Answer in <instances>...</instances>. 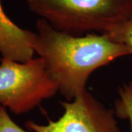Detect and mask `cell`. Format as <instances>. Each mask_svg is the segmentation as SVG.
<instances>
[{
	"instance_id": "cell-9",
	"label": "cell",
	"mask_w": 132,
	"mask_h": 132,
	"mask_svg": "<svg viewBox=\"0 0 132 132\" xmlns=\"http://www.w3.org/2000/svg\"><path fill=\"white\" fill-rule=\"evenodd\" d=\"M1 59H2V56H1V54H0V61H1Z\"/></svg>"
},
{
	"instance_id": "cell-5",
	"label": "cell",
	"mask_w": 132,
	"mask_h": 132,
	"mask_svg": "<svg viewBox=\"0 0 132 132\" xmlns=\"http://www.w3.org/2000/svg\"><path fill=\"white\" fill-rule=\"evenodd\" d=\"M36 32L19 27L6 15L0 0V54L18 62L34 57Z\"/></svg>"
},
{
	"instance_id": "cell-8",
	"label": "cell",
	"mask_w": 132,
	"mask_h": 132,
	"mask_svg": "<svg viewBox=\"0 0 132 132\" xmlns=\"http://www.w3.org/2000/svg\"><path fill=\"white\" fill-rule=\"evenodd\" d=\"M0 132H28L17 125L10 118L5 106L0 105Z\"/></svg>"
},
{
	"instance_id": "cell-3",
	"label": "cell",
	"mask_w": 132,
	"mask_h": 132,
	"mask_svg": "<svg viewBox=\"0 0 132 132\" xmlns=\"http://www.w3.org/2000/svg\"><path fill=\"white\" fill-rule=\"evenodd\" d=\"M57 93V85L40 57L26 62L1 59L0 105L13 113H27Z\"/></svg>"
},
{
	"instance_id": "cell-2",
	"label": "cell",
	"mask_w": 132,
	"mask_h": 132,
	"mask_svg": "<svg viewBox=\"0 0 132 132\" xmlns=\"http://www.w3.org/2000/svg\"><path fill=\"white\" fill-rule=\"evenodd\" d=\"M29 9L54 29L79 36L104 34L132 15V0H26Z\"/></svg>"
},
{
	"instance_id": "cell-7",
	"label": "cell",
	"mask_w": 132,
	"mask_h": 132,
	"mask_svg": "<svg viewBox=\"0 0 132 132\" xmlns=\"http://www.w3.org/2000/svg\"><path fill=\"white\" fill-rule=\"evenodd\" d=\"M119 98L115 102V114L123 119H128L132 132V82L123 85L118 91Z\"/></svg>"
},
{
	"instance_id": "cell-4",
	"label": "cell",
	"mask_w": 132,
	"mask_h": 132,
	"mask_svg": "<svg viewBox=\"0 0 132 132\" xmlns=\"http://www.w3.org/2000/svg\"><path fill=\"white\" fill-rule=\"evenodd\" d=\"M64 112L57 120L42 125L29 120L34 132H120L114 109L107 108L86 90L72 101L61 102Z\"/></svg>"
},
{
	"instance_id": "cell-6",
	"label": "cell",
	"mask_w": 132,
	"mask_h": 132,
	"mask_svg": "<svg viewBox=\"0 0 132 132\" xmlns=\"http://www.w3.org/2000/svg\"><path fill=\"white\" fill-rule=\"evenodd\" d=\"M104 34L114 42L126 46L132 55V15L110 27Z\"/></svg>"
},
{
	"instance_id": "cell-1",
	"label": "cell",
	"mask_w": 132,
	"mask_h": 132,
	"mask_svg": "<svg viewBox=\"0 0 132 132\" xmlns=\"http://www.w3.org/2000/svg\"><path fill=\"white\" fill-rule=\"evenodd\" d=\"M36 28L34 52L44 62L58 93L68 101L85 92L95 70L130 55L127 48L105 34L75 36L57 30L41 19L38 20Z\"/></svg>"
}]
</instances>
